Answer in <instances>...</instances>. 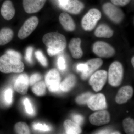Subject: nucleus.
<instances>
[{
	"label": "nucleus",
	"instance_id": "1",
	"mask_svg": "<svg viewBox=\"0 0 134 134\" xmlns=\"http://www.w3.org/2000/svg\"><path fill=\"white\" fill-rule=\"evenodd\" d=\"M43 41L48 47L47 53L50 56L57 55L61 52L66 46L65 36L58 32L46 34L43 36Z\"/></svg>",
	"mask_w": 134,
	"mask_h": 134
},
{
	"label": "nucleus",
	"instance_id": "2",
	"mask_svg": "<svg viewBox=\"0 0 134 134\" xmlns=\"http://www.w3.org/2000/svg\"><path fill=\"white\" fill-rule=\"evenodd\" d=\"M24 69L23 63L18 58L8 54L0 57V71L2 73H20Z\"/></svg>",
	"mask_w": 134,
	"mask_h": 134
},
{
	"label": "nucleus",
	"instance_id": "3",
	"mask_svg": "<svg viewBox=\"0 0 134 134\" xmlns=\"http://www.w3.org/2000/svg\"><path fill=\"white\" fill-rule=\"evenodd\" d=\"M124 70L122 64L118 61L111 64L108 70V83L112 86L117 87L121 83Z\"/></svg>",
	"mask_w": 134,
	"mask_h": 134
},
{
	"label": "nucleus",
	"instance_id": "4",
	"mask_svg": "<svg viewBox=\"0 0 134 134\" xmlns=\"http://www.w3.org/2000/svg\"><path fill=\"white\" fill-rule=\"evenodd\" d=\"M101 17V13L97 9L90 10L82 20V26L86 31L93 30Z\"/></svg>",
	"mask_w": 134,
	"mask_h": 134
},
{
	"label": "nucleus",
	"instance_id": "5",
	"mask_svg": "<svg viewBox=\"0 0 134 134\" xmlns=\"http://www.w3.org/2000/svg\"><path fill=\"white\" fill-rule=\"evenodd\" d=\"M107 78V73L103 70H98L92 75L89 84L96 92L100 91L106 82Z\"/></svg>",
	"mask_w": 134,
	"mask_h": 134
},
{
	"label": "nucleus",
	"instance_id": "6",
	"mask_svg": "<svg viewBox=\"0 0 134 134\" xmlns=\"http://www.w3.org/2000/svg\"><path fill=\"white\" fill-rule=\"evenodd\" d=\"M60 82L59 73L55 69H51L46 75V86L51 92H56L59 90Z\"/></svg>",
	"mask_w": 134,
	"mask_h": 134
},
{
	"label": "nucleus",
	"instance_id": "7",
	"mask_svg": "<svg viewBox=\"0 0 134 134\" xmlns=\"http://www.w3.org/2000/svg\"><path fill=\"white\" fill-rule=\"evenodd\" d=\"M93 51L95 54L101 58H110L115 53V50L113 47L108 43L100 41L94 43Z\"/></svg>",
	"mask_w": 134,
	"mask_h": 134
},
{
	"label": "nucleus",
	"instance_id": "8",
	"mask_svg": "<svg viewBox=\"0 0 134 134\" xmlns=\"http://www.w3.org/2000/svg\"><path fill=\"white\" fill-rule=\"evenodd\" d=\"M103 9L105 14L114 23H119L124 18L123 12L116 5L107 3L103 5Z\"/></svg>",
	"mask_w": 134,
	"mask_h": 134
},
{
	"label": "nucleus",
	"instance_id": "9",
	"mask_svg": "<svg viewBox=\"0 0 134 134\" xmlns=\"http://www.w3.org/2000/svg\"><path fill=\"white\" fill-rule=\"evenodd\" d=\"M38 23V18L36 16L31 17L26 20L18 32L19 38L24 39L30 36L37 28Z\"/></svg>",
	"mask_w": 134,
	"mask_h": 134
},
{
	"label": "nucleus",
	"instance_id": "10",
	"mask_svg": "<svg viewBox=\"0 0 134 134\" xmlns=\"http://www.w3.org/2000/svg\"><path fill=\"white\" fill-rule=\"evenodd\" d=\"M87 104L89 108L93 111L103 110L107 107L105 97L101 93L91 95Z\"/></svg>",
	"mask_w": 134,
	"mask_h": 134
},
{
	"label": "nucleus",
	"instance_id": "11",
	"mask_svg": "<svg viewBox=\"0 0 134 134\" xmlns=\"http://www.w3.org/2000/svg\"><path fill=\"white\" fill-rule=\"evenodd\" d=\"M92 125L100 126L108 124L110 121V114L106 110H102L92 114L89 117Z\"/></svg>",
	"mask_w": 134,
	"mask_h": 134
},
{
	"label": "nucleus",
	"instance_id": "12",
	"mask_svg": "<svg viewBox=\"0 0 134 134\" xmlns=\"http://www.w3.org/2000/svg\"><path fill=\"white\" fill-rule=\"evenodd\" d=\"M46 1V0H23V6L26 13L33 14L40 11Z\"/></svg>",
	"mask_w": 134,
	"mask_h": 134
},
{
	"label": "nucleus",
	"instance_id": "13",
	"mask_svg": "<svg viewBox=\"0 0 134 134\" xmlns=\"http://www.w3.org/2000/svg\"><path fill=\"white\" fill-rule=\"evenodd\" d=\"M133 89L132 86L127 85L121 87L119 90L115 98L116 103L121 104L127 102L132 97Z\"/></svg>",
	"mask_w": 134,
	"mask_h": 134
},
{
	"label": "nucleus",
	"instance_id": "14",
	"mask_svg": "<svg viewBox=\"0 0 134 134\" xmlns=\"http://www.w3.org/2000/svg\"><path fill=\"white\" fill-rule=\"evenodd\" d=\"M29 85L28 76L25 74L20 75L15 82L14 88L15 90L22 95L27 93Z\"/></svg>",
	"mask_w": 134,
	"mask_h": 134
},
{
	"label": "nucleus",
	"instance_id": "15",
	"mask_svg": "<svg viewBox=\"0 0 134 134\" xmlns=\"http://www.w3.org/2000/svg\"><path fill=\"white\" fill-rule=\"evenodd\" d=\"M86 64L88 67V69L85 72H82V79L85 80L90 76L99 68H100L103 64V61L100 58H95L89 60Z\"/></svg>",
	"mask_w": 134,
	"mask_h": 134
},
{
	"label": "nucleus",
	"instance_id": "16",
	"mask_svg": "<svg viewBox=\"0 0 134 134\" xmlns=\"http://www.w3.org/2000/svg\"><path fill=\"white\" fill-rule=\"evenodd\" d=\"M84 8L83 3L78 0H67L66 5L62 9L71 14H77Z\"/></svg>",
	"mask_w": 134,
	"mask_h": 134
},
{
	"label": "nucleus",
	"instance_id": "17",
	"mask_svg": "<svg viewBox=\"0 0 134 134\" xmlns=\"http://www.w3.org/2000/svg\"><path fill=\"white\" fill-rule=\"evenodd\" d=\"M81 39L74 38L71 40L69 45V48L72 56L75 59H80L83 55V52L81 47Z\"/></svg>",
	"mask_w": 134,
	"mask_h": 134
},
{
	"label": "nucleus",
	"instance_id": "18",
	"mask_svg": "<svg viewBox=\"0 0 134 134\" xmlns=\"http://www.w3.org/2000/svg\"><path fill=\"white\" fill-rule=\"evenodd\" d=\"M1 12L2 16L6 20L10 21L12 19L15 11L12 2L9 0L5 1L1 8Z\"/></svg>",
	"mask_w": 134,
	"mask_h": 134
},
{
	"label": "nucleus",
	"instance_id": "19",
	"mask_svg": "<svg viewBox=\"0 0 134 134\" xmlns=\"http://www.w3.org/2000/svg\"><path fill=\"white\" fill-rule=\"evenodd\" d=\"M60 23L63 28L68 31H73L76 29L75 22L72 17L68 14L63 12L59 17Z\"/></svg>",
	"mask_w": 134,
	"mask_h": 134
},
{
	"label": "nucleus",
	"instance_id": "20",
	"mask_svg": "<svg viewBox=\"0 0 134 134\" xmlns=\"http://www.w3.org/2000/svg\"><path fill=\"white\" fill-rule=\"evenodd\" d=\"M113 31L108 25L102 24L96 29L95 31V35L99 38H110L113 35Z\"/></svg>",
	"mask_w": 134,
	"mask_h": 134
},
{
	"label": "nucleus",
	"instance_id": "21",
	"mask_svg": "<svg viewBox=\"0 0 134 134\" xmlns=\"http://www.w3.org/2000/svg\"><path fill=\"white\" fill-rule=\"evenodd\" d=\"M76 83V77L74 75H69L60 84V89L63 92H68L74 86Z\"/></svg>",
	"mask_w": 134,
	"mask_h": 134
},
{
	"label": "nucleus",
	"instance_id": "22",
	"mask_svg": "<svg viewBox=\"0 0 134 134\" xmlns=\"http://www.w3.org/2000/svg\"><path fill=\"white\" fill-rule=\"evenodd\" d=\"M63 126L67 134H79L82 132L81 129L79 125L70 120H66Z\"/></svg>",
	"mask_w": 134,
	"mask_h": 134
},
{
	"label": "nucleus",
	"instance_id": "23",
	"mask_svg": "<svg viewBox=\"0 0 134 134\" xmlns=\"http://www.w3.org/2000/svg\"><path fill=\"white\" fill-rule=\"evenodd\" d=\"M14 32L11 29L3 28L0 31V45H5L13 38Z\"/></svg>",
	"mask_w": 134,
	"mask_h": 134
},
{
	"label": "nucleus",
	"instance_id": "24",
	"mask_svg": "<svg viewBox=\"0 0 134 134\" xmlns=\"http://www.w3.org/2000/svg\"><path fill=\"white\" fill-rule=\"evenodd\" d=\"M46 86L44 82H38L33 85L32 91L37 96H42L46 94Z\"/></svg>",
	"mask_w": 134,
	"mask_h": 134
},
{
	"label": "nucleus",
	"instance_id": "25",
	"mask_svg": "<svg viewBox=\"0 0 134 134\" xmlns=\"http://www.w3.org/2000/svg\"><path fill=\"white\" fill-rule=\"evenodd\" d=\"M123 128L126 133H134V121L130 117L126 118L122 122Z\"/></svg>",
	"mask_w": 134,
	"mask_h": 134
},
{
	"label": "nucleus",
	"instance_id": "26",
	"mask_svg": "<svg viewBox=\"0 0 134 134\" xmlns=\"http://www.w3.org/2000/svg\"><path fill=\"white\" fill-rule=\"evenodd\" d=\"M15 129L18 134H28L31 133L28 125L24 122H18L15 126Z\"/></svg>",
	"mask_w": 134,
	"mask_h": 134
},
{
	"label": "nucleus",
	"instance_id": "27",
	"mask_svg": "<svg viewBox=\"0 0 134 134\" xmlns=\"http://www.w3.org/2000/svg\"><path fill=\"white\" fill-rule=\"evenodd\" d=\"M91 93L90 92L83 93L78 96L76 99V102L79 105H83L87 103L89 98L91 96Z\"/></svg>",
	"mask_w": 134,
	"mask_h": 134
},
{
	"label": "nucleus",
	"instance_id": "28",
	"mask_svg": "<svg viewBox=\"0 0 134 134\" xmlns=\"http://www.w3.org/2000/svg\"><path fill=\"white\" fill-rule=\"evenodd\" d=\"M36 58L39 62L44 67L47 66L48 62L46 58L43 55V53L40 50H37L35 53Z\"/></svg>",
	"mask_w": 134,
	"mask_h": 134
},
{
	"label": "nucleus",
	"instance_id": "29",
	"mask_svg": "<svg viewBox=\"0 0 134 134\" xmlns=\"http://www.w3.org/2000/svg\"><path fill=\"white\" fill-rule=\"evenodd\" d=\"M33 127L34 129L44 132L50 131V127L46 124L43 125L41 123H35L34 124Z\"/></svg>",
	"mask_w": 134,
	"mask_h": 134
},
{
	"label": "nucleus",
	"instance_id": "30",
	"mask_svg": "<svg viewBox=\"0 0 134 134\" xmlns=\"http://www.w3.org/2000/svg\"><path fill=\"white\" fill-rule=\"evenodd\" d=\"M41 76L39 74H35L32 75L29 79V84L31 86H33L36 83L41 80Z\"/></svg>",
	"mask_w": 134,
	"mask_h": 134
},
{
	"label": "nucleus",
	"instance_id": "31",
	"mask_svg": "<svg viewBox=\"0 0 134 134\" xmlns=\"http://www.w3.org/2000/svg\"><path fill=\"white\" fill-rule=\"evenodd\" d=\"M26 112L29 114H32L34 113L33 109L32 107L31 103L28 98H25L24 102Z\"/></svg>",
	"mask_w": 134,
	"mask_h": 134
},
{
	"label": "nucleus",
	"instance_id": "32",
	"mask_svg": "<svg viewBox=\"0 0 134 134\" xmlns=\"http://www.w3.org/2000/svg\"><path fill=\"white\" fill-rule=\"evenodd\" d=\"M5 99L6 102L9 104L11 103L12 101V91L11 89L6 90L5 93Z\"/></svg>",
	"mask_w": 134,
	"mask_h": 134
},
{
	"label": "nucleus",
	"instance_id": "33",
	"mask_svg": "<svg viewBox=\"0 0 134 134\" xmlns=\"http://www.w3.org/2000/svg\"><path fill=\"white\" fill-rule=\"evenodd\" d=\"M111 2L114 5L117 6H126L127 5L131 0H111Z\"/></svg>",
	"mask_w": 134,
	"mask_h": 134
},
{
	"label": "nucleus",
	"instance_id": "34",
	"mask_svg": "<svg viewBox=\"0 0 134 134\" xmlns=\"http://www.w3.org/2000/svg\"><path fill=\"white\" fill-rule=\"evenodd\" d=\"M32 51H33V48L31 47H29L26 50L25 59L29 63H31L32 62Z\"/></svg>",
	"mask_w": 134,
	"mask_h": 134
},
{
	"label": "nucleus",
	"instance_id": "35",
	"mask_svg": "<svg viewBox=\"0 0 134 134\" xmlns=\"http://www.w3.org/2000/svg\"><path fill=\"white\" fill-rule=\"evenodd\" d=\"M7 54H9L10 55L13 56L21 60V55L20 54V53L17 52L16 51H14V50H9L7 51Z\"/></svg>",
	"mask_w": 134,
	"mask_h": 134
},
{
	"label": "nucleus",
	"instance_id": "36",
	"mask_svg": "<svg viewBox=\"0 0 134 134\" xmlns=\"http://www.w3.org/2000/svg\"><path fill=\"white\" fill-rule=\"evenodd\" d=\"M58 66L61 70H64L66 68L65 60L62 57H60L58 59Z\"/></svg>",
	"mask_w": 134,
	"mask_h": 134
},
{
	"label": "nucleus",
	"instance_id": "37",
	"mask_svg": "<svg viewBox=\"0 0 134 134\" xmlns=\"http://www.w3.org/2000/svg\"><path fill=\"white\" fill-rule=\"evenodd\" d=\"M73 119L74 122L79 125H81L83 121V118L81 115H74Z\"/></svg>",
	"mask_w": 134,
	"mask_h": 134
},
{
	"label": "nucleus",
	"instance_id": "38",
	"mask_svg": "<svg viewBox=\"0 0 134 134\" xmlns=\"http://www.w3.org/2000/svg\"><path fill=\"white\" fill-rule=\"evenodd\" d=\"M77 69L79 71H81L82 72H85L88 69V67L86 63L85 64H80L77 66Z\"/></svg>",
	"mask_w": 134,
	"mask_h": 134
},
{
	"label": "nucleus",
	"instance_id": "39",
	"mask_svg": "<svg viewBox=\"0 0 134 134\" xmlns=\"http://www.w3.org/2000/svg\"><path fill=\"white\" fill-rule=\"evenodd\" d=\"M58 1L59 3L60 7L62 8L63 7L66 5L67 0H58Z\"/></svg>",
	"mask_w": 134,
	"mask_h": 134
},
{
	"label": "nucleus",
	"instance_id": "40",
	"mask_svg": "<svg viewBox=\"0 0 134 134\" xmlns=\"http://www.w3.org/2000/svg\"><path fill=\"white\" fill-rule=\"evenodd\" d=\"M110 133V132L107 130H101L100 132H99L98 134H108Z\"/></svg>",
	"mask_w": 134,
	"mask_h": 134
},
{
	"label": "nucleus",
	"instance_id": "41",
	"mask_svg": "<svg viewBox=\"0 0 134 134\" xmlns=\"http://www.w3.org/2000/svg\"><path fill=\"white\" fill-rule=\"evenodd\" d=\"M134 57H133V58H132V61H131V62H132V65H133V67L134 66Z\"/></svg>",
	"mask_w": 134,
	"mask_h": 134
},
{
	"label": "nucleus",
	"instance_id": "42",
	"mask_svg": "<svg viewBox=\"0 0 134 134\" xmlns=\"http://www.w3.org/2000/svg\"><path fill=\"white\" fill-rule=\"evenodd\" d=\"M111 134H120V132H115L112 133Z\"/></svg>",
	"mask_w": 134,
	"mask_h": 134
}]
</instances>
